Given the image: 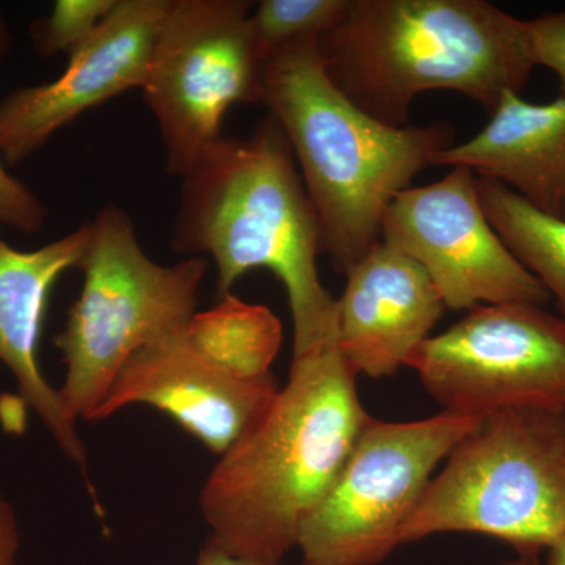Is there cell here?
Here are the masks:
<instances>
[{"instance_id": "cell-5", "label": "cell", "mask_w": 565, "mask_h": 565, "mask_svg": "<svg viewBox=\"0 0 565 565\" xmlns=\"http://www.w3.org/2000/svg\"><path fill=\"white\" fill-rule=\"evenodd\" d=\"M500 539L539 555L565 534V408L509 407L482 416L446 457L404 527Z\"/></svg>"}, {"instance_id": "cell-18", "label": "cell", "mask_w": 565, "mask_h": 565, "mask_svg": "<svg viewBox=\"0 0 565 565\" xmlns=\"http://www.w3.org/2000/svg\"><path fill=\"white\" fill-rule=\"evenodd\" d=\"M349 0H262L248 17V31L262 61L278 47L319 39L338 24Z\"/></svg>"}, {"instance_id": "cell-13", "label": "cell", "mask_w": 565, "mask_h": 565, "mask_svg": "<svg viewBox=\"0 0 565 565\" xmlns=\"http://www.w3.org/2000/svg\"><path fill=\"white\" fill-rule=\"evenodd\" d=\"M337 299V343L356 375L396 374L444 318V299L422 266L377 241Z\"/></svg>"}, {"instance_id": "cell-21", "label": "cell", "mask_w": 565, "mask_h": 565, "mask_svg": "<svg viewBox=\"0 0 565 565\" xmlns=\"http://www.w3.org/2000/svg\"><path fill=\"white\" fill-rule=\"evenodd\" d=\"M526 29L534 65L552 70L565 95V13L527 20Z\"/></svg>"}, {"instance_id": "cell-6", "label": "cell", "mask_w": 565, "mask_h": 565, "mask_svg": "<svg viewBox=\"0 0 565 565\" xmlns=\"http://www.w3.org/2000/svg\"><path fill=\"white\" fill-rule=\"evenodd\" d=\"M79 270V299L55 348L66 364L61 393L74 422H92L129 360L148 345L184 332L210 264L192 258L162 266L143 252L128 212L98 211Z\"/></svg>"}, {"instance_id": "cell-9", "label": "cell", "mask_w": 565, "mask_h": 565, "mask_svg": "<svg viewBox=\"0 0 565 565\" xmlns=\"http://www.w3.org/2000/svg\"><path fill=\"white\" fill-rule=\"evenodd\" d=\"M444 411L565 408V319L531 303L479 305L408 360Z\"/></svg>"}, {"instance_id": "cell-20", "label": "cell", "mask_w": 565, "mask_h": 565, "mask_svg": "<svg viewBox=\"0 0 565 565\" xmlns=\"http://www.w3.org/2000/svg\"><path fill=\"white\" fill-rule=\"evenodd\" d=\"M10 46L9 25L0 13V61L6 57ZM46 221L47 207L24 182L9 173L0 156V225L20 233L35 234Z\"/></svg>"}, {"instance_id": "cell-16", "label": "cell", "mask_w": 565, "mask_h": 565, "mask_svg": "<svg viewBox=\"0 0 565 565\" xmlns=\"http://www.w3.org/2000/svg\"><path fill=\"white\" fill-rule=\"evenodd\" d=\"M185 338L202 355L239 379H263L282 344V326L266 305L226 294L210 310L193 315Z\"/></svg>"}, {"instance_id": "cell-25", "label": "cell", "mask_w": 565, "mask_h": 565, "mask_svg": "<svg viewBox=\"0 0 565 565\" xmlns=\"http://www.w3.org/2000/svg\"><path fill=\"white\" fill-rule=\"evenodd\" d=\"M508 565H539L537 555H519Z\"/></svg>"}, {"instance_id": "cell-8", "label": "cell", "mask_w": 565, "mask_h": 565, "mask_svg": "<svg viewBox=\"0 0 565 565\" xmlns=\"http://www.w3.org/2000/svg\"><path fill=\"white\" fill-rule=\"evenodd\" d=\"M248 0H170L141 92L158 125L167 172L184 177L223 137L236 104L259 103L263 61Z\"/></svg>"}, {"instance_id": "cell-2", "label": "cell", "mask_w": 565, "mask_h": 565, "mask_svg": "<svg viewBox=\"0 0 565 565\" xmlns=\"http://www.w3.org/2000/svg\"><path fill=\"white\" fill-rule=\"evenodd\" d=\"M172 248L211 255L217 297L255 269L270 270L291 308L294 355L337 338V299L323 288L321 230L297 172L291 145L275 118L250 137H221L182 177Z\"/></svg>"}, {"instance_id": "cell-26", "label": "cell", "mask_w": 565, "mask_h": 565, "mask_svg": "<svg viewBox=\"0 0 565 565\" xmlns=\"http://www.w3.org/2000/svg\"><path fill=\"white\" fill-rule=\"evenodd\" d=\"M563 217H565V200H564V207H563Z\"/></svg>"}, {"instance_id": "cell-22", "label": "cell", "mask_w": 565, "mask_h": 565, "mask_svg": "<svg viewBox=\"0 0 565 565\" xmlns=\"http://www.w3.org/2000/svg\"><path fill=\"white\" fill-rule=\"evenodd\" d=\"M21 533L13 504L0 493V565H17Z\"/></svg>"}, {"instance_id": "cell-23", "label": "cell", "mask_w": 565, "mask_h": 565, "mask_svg": "<svg viewBox=\"0 0 565 565\" xmlns=\"http://www.w3.org/2000/svg\"><path fill=\"white\" fill-rule=\"evenodd\" d=\"M196 565H259L245 563V561L236 559V557L226 555V553L221 552V550L215 548L210 544L203 546L202 552H200L199 561H196ZM282 565V564H280ZM302 565V564H300Z\"/></svg>"}, {"instance_id": "cell-15", "label": "cell", "mask_w": 565, "mask_h": 565, "mask_svg": "<svg viewBox=\"0 0 565 565\" xmlns=\"http://www.w3.org/2000/svg\"><path fill=\"white\" fill-rule=\"evenodd\" d=\"M434 166L470 169L508 185L535 210L563 217L565 96L534 104L505 93L489 125L473 139L446 148Z\"/></svg>"}, {"instance_id": "cell-1", "label": "cell", "mask_w": 565, "mask_h": 565, "mask_svg": "<svg viewBox=\"0 0 565 565\" xmlns=\"http://www.w3.org/2000/svg\"><path fill=\"white\" fill-rule=\"evenodd\" d=\"M367 419L337 338L294 355L288 384L204 481L207 544L245 563L280 565Z\"/></svg>"}, {"instance_id": "cell-7", "label": "cell", "mask_w": 565, "mask_h": 565, "mask_svg": "<svg viewBox=\"0 0 565 565\" xmlns=\"http://www.w3.org/2000/svg\"><path fill=\"white\" fill-rule=\"evenodd\" d=\"M481 418L441 411L418 422L364 423L329 492L303 520L302 565H377L403 544L438 465Z\"/></svg>"}, {"instance_id": "cell-19", "label": "cell", "mask_w": 565, "mask_h": 565, "mask_svg": "<svg viewBox=\"0 0 565 565\" xmlns=\"http://www.w3.org/2000/svg\"><path fill=\"white\" fill-rule=\"evenodd\" d=\"M117 2L118 0H57L50 17L33 22V47L41 57H52L58 52L73 54L90 39Z\"/></svg>"}, {"instance_id": "cell-12", "label": "cell", "mask_w": 565, "mask_h": 565, "mask_svg": "<svg viewBox=\"0 0 565 565\" xmlns=\"http://www.w3.org/2000/svg\"><path fill=\"white\" fill-rule=\"evenodd\" d=\"M278 390L273 374L248 381L226 373L189 343L184 330L137 352L92 422L129 405H150L222 456L262 418Z\"/></svg>"}, {"instance_id": "cell-3", "label": "cell", "mask_w": 565, "mask_h": 565, "mask_svg": "<svg viewBox=\"0 0 565 565\" xmlns=\"http://www.w3.org/2000/svg\"><path fill=\"white\" fill-rule=\"evenodd\" d=\"M259 103L300 163L322 253L338 274L381 241L393 200L456 145L446 122L393 128L356 107L327 74L318 39L294 41L264 58Z\"/></svg>"}, {"instance_id": "cell-14", "label": "cell", "mask_w": 565, "mask_h": 565, "mask_svg": "<svg viewBox=\"0 0 565 565\" xmlns=\"http://www.w3.org/2000/svg\"><path fill=\"white\" fill-rule=\"evenodd\" d=\"M88 237L90 223L85 222L39 250H17L0 239V362L13 375L21 399L35 412L63 455L79 468L99 509L77 423L66 414L58 388L44 377L39 355L52 288L66 270L79 269Z\"/></svg>"}, {"instance_id": "cell-4", "label": "cell", "mask_w": 565, "mask_h": 565, "mask_svg": "<svg viewBox=\"0 0 565 565\" xmlns=\"http://www.w3.org/2000/svg\"><path fill=\"white\" fill-rule=\"evenodd\" d=\"M333 84L375 120L411 126L415 99L451 90L490 115L533 74L526 21L486 0H349L318 39Z\"/></svg>"}, {"instance_id": "cell-17", "label": "cell", "mask_w": 565, "mask_h": 565, "mask_svg": "<svg viewBox=\"0 0 565 565\" xmlns=\"http://www.w3.org/2000/svg\"><path fill=\"white\" fill-rule=\"evenodd\" d=\"M479 200L494 232L545 286L565 319V217L535 210L501 182L476 177Z\"/></svg>"}, {"instance_id": "cell-11", "label": "cell", "mask_w": 565, "mask_h": 565, "mask_svg": "<svg viewBox=\"0 0 565 565\" xmlns=\"http://www.w3.org/2000/svg\"><path fill=\"white\" fill-rule=\"evenodd\" d=\"M170 0H118L90 39L70 54L58 79L11 92L0 103V156L31 158L93 107L143 87Z\"/></svg>"}, {"instance_id": "cell-24", "label": "cell", "mask_w": 565, "mask_h": 565, "mask_svg": "<svg viewBox=\"0 0 565 565\" xmlns=\"http://www.w3.org/2000/svg\"><path fill=\"white\" fill-rule=\"evenodd\" d=\"M548 565H565V534L550 546Z\"/></svg>"}, {"instance_id": "cell-10", "label": "cell", "mask_w": 565, "mask_h": 565, "mask_svg": "<svg viewBox=\"0 0 565 565\" xmlns=\"http://www.w3.org/2000/svg\"><path fill=\"white\" fill-rule=\"evenodd\" d=\"M381 241L423 267L449 310L493 303L544 307L552 299L494 232L476 174L465 167L401 192L385 212Z\"/></svg>"}]
</instances>
